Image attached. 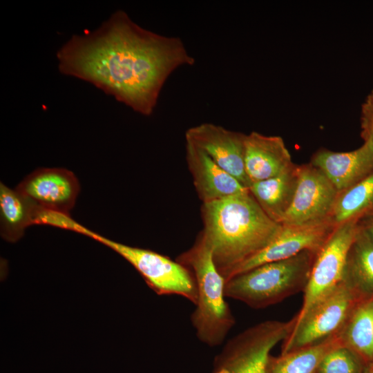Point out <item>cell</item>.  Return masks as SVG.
Here are the masks:
<instances>
[{"instance_id":"8","label":"cell","mask_w":373,"mask_h":373,"mask_svg":"<svg viewBox=\"0 0 373 373\" xmlns=\"http://www.w3.org/2000/svg\"><path fill=\"white\" fill-rule=\"evenodd\" d=\"M357 222L351 220L336 226L317 253L303 291L301 308L295 316L296 323L343 282L347 254L358 232Z\"/></svg>"},{"instance_id":"16","label":"cell","mask_w":373,"mask_h":373,"mask_svg":"<svg viewBox=\"0 0 373 373\" xmlns=\"http://www.w3.org/2000/svg\"><path fill=\"white\" fill-rule=\"evenodd\" d=\"M298 180V165L285 172L251 183L249 191L265 213L274 221L281 222L292 202Z\"/></svg>"},{"instance_id":"25","label":"cell","mask_w":373,"mask_h":373,"mask_svg":"<svg viewBox=\"0 0 373 373\" xmlns=\"http://www.w3.org/2000/svg\"><path fill=\"white\" fill-rule=\"evenodd\" d=\"M363 373H373V363L367 366Z\"/></svg>"},{"instance_id":"6","label":"cell","mask_w":373,"mask_h":373,"mask_svg":"<svg viewBox=\"0 0 373 373\" xmlns=\"http://www.w3.org/2000/svg\"><path fill=\"white\" fill-rule=\"evenodd\" d=\"M86 236L104 245L124 258L157 294L180 296L195 305L198 294L194 275L177 260L149 249L115 242L90 229Z\"/></svg>"},{"instance_id":"1","label":"cell","mask_w":373,"mask_h":373,"mask_svg":"<svg viewBox=\"0 0 373 373\" xmlns=\"http://www.w3.org/2000/svg\"><path fill=\"white\" fill-rule=\"evenodd\" d=\"M58 68L149 116L178 68L195 60L179 37L149 30L117 10L92 32L73 35L57 52Z\"/></svg>"},{"instance_id":"21","label":"cell","mask_w":373,"mask_h":373,"mask_svg":"<svg viewBox=\"0 0 373 373\" xmlns=\"http://www.w3.org/2000/svg\"><path fill=\"white\" fill-rule=\"evenodd\" d=\"M341 343L337 334L311 346L271 356L267 373H316L325 355Z\"/></svg>"},{"instance_id":"14","label":"cell","mask_w":373,"mask_h":373,"mask_svg":"<svg viewBox=\"0 0 373 373\" xmlns=\"http://www.w3.org/2000/svg\"><path fill=\"white\" fill-rule=\"evenodd\" d=\"M310 163L341 192L360 181L373 169V146L363 142L359 148L346 152L323 148L314 153Z\"/></svg>"},{"instance_id":"13","label":"cell","mask_w":373,"mask_h":373,"mask_svg":"<svg viewBox=\"0 0 373 373\" xmlns=\"http://www.w3.org/2000/svg\"><path fill=\"white\" fill-rule=\"evenodd\" d=\"M185 141L186 162L202 204L249 191L203 151L191 142Z\"/></svg>"},{"instance_id":"3","label":"cell","mask_w":373,"mask_h":373,"mask_svg":"<svg viewBox=\"0 0 373 373\" xmlns=\"http://www.w3.org/2000/svg\"><path fill=\"white\" fill-rule=\"evenodd\" d=\"M176 260L188 267L195 279L197 302L191 322L197 338L209 347L221 345L236 320L225 300V280L216 266L211 249L201 233L194 245Z\"/></svg>"},{"instance_id":"23","label":"cell","mask_w":373,"mask_h":373,"mask_svg":"<svg viewBox=\"0 0 373 373\" xmlns=\"http://www.w3.org/2000/svg\"><path fill=\"white\" fill-rule=\"evenodd\" d=\"M361 136L363 142L373 146V90L361 106Z\"/></svg>"},{"instance_id":"11","label":"cell","mask_w":373,"mask_h":373,"mask_svg":"<svg viewBox=\"0 0 373 373\" xmlns=\"http://www.w3.org/2000/svg\"><path fill=\"white\" fill-rule=\"evenodd\" d=\"M15 189L41 209L70 215L80 185L69 170L41 168L28 175Z\"/></svg>"},{"instance_id":"7","label":"cell","mask_w":373,"mask_h":373,"mask_svg":"<svg viewBox=\"0 0 373 373\" xmlns=\"http://www.w3.org/2000/svg\"><path fill=\"white\" fill-rule=\"evenodd\" d=\"M361 300L343 281L317 302L283 341L280 354L313 345L340 333Z\"/></svg>"},{"instance_id":"12","label":"cell","mask_w":373,"mask_h":373,"mask_svg":"<svg viewBox=\"0 0 373 373\" xmlns=\"http://www.w3.org/2000/svg\"><path fill=\"white\" fill-rule=\"evenodd\" d=\"M246 134L213 123H202L186 130L185 140L207 153L217 164L249 189L245 172Z\"/></svg>"},{"instance_id":"24","label":"cell","mask_w":373,"mask_h":373,"mask_svg":"<svg viewBox=\"0 0 373 373\" xmlns=\"http://www.w3.org/2000/svg\"><path fill=\"white\" fill-rule=\"evenodd\" d=\"M358 229L373 242V211L357 222Z\"/></svg>"},{"instance_id":"15","label":"cell","mask_w":373,"mask_h":373,"mask_svg":"<svg viewBox=\"0 0 373 373\" xmlns=\"http://www.w3.org/2000/svg\"><path fill=\"white\" fill-rule=\"evenodd\" d=\"M294 165L281 137L256 131L246 135L245 168L251 184L276 176Z\"/></svg>"},{"instance_id":"5","label":"cell","mask_w":373,"mask_h":373,"mask_svg":"<svg viewBox=\"0 0 373 373\" xmlns=\"http://www.w3.org/2000/svg\"><path fill=\"white\" fill-rule=\"evenodd\" d=\"M296 318L267 320L229 340L216 356L211 373H267L271 352L292 332Z\"/></svg>"},{"instance_id":"19","label":"cell","mask_w":373,"mask_h":373,"mask_svg":"<svg viewBox=\"0 0 373 373\" xmlns=\"http://www.w3.org/2000/svg\"><path fill=\"white\" fill-rule=\"evenodd\" d=\"M338 335L367 366L373 363V298L358 303Z\"/></svg>"},{"instance_id":"17","label":"cell","mask_w":373,"mask_h":373,"mask_svg":"<svg viewBox=\"0 0 373 373\" xmlns=\"http://www.w3.org/2000/svg\"><path fill=\"white\" fill-rule=\"evenodd\" d=\"M343 281L361 300L373 298V242L358 227L347 254Z\"/></svg>"},{"instance_id":"10","label":"cell","mask_w":373,"mask_h":373,"mask_svg":"<svg viewBox=\"0 0 373 373\" xmlns=\"http://www.w3.org/2000/svg\"><path fill=\"white\" fill-rule=\"evenodd\" d=\"M336 227L329 221L305 224H281L271 242L259 253L233 268L225 281L258 265L282 260L303 251L318 253Z\"/></svg>"},{"instance_id":"18","label":"cell","mask_w":373,"mask_h":373,"mask_svg":"<svg viewBox=\"0 0 373 373\" xmlns=\"http://www.w3.org/2000/svg\"><path fill=\"white\" fill-rule=\"evenodd\" d=\"M35 205L16 189L0 183V232L10 242L21 239L34 224Z\"/></svg>"},{"instance_id":"2","label":"cell","mask_w":373,"mask_h":373,"mask_svg":"<svg viewBox=\"0 0 373 373\" xmlns=\"http://www.w3.org/2000/svg\"><path fill=\"white\" fill-rule=\"evenodd\" d=\"M203 230L218 271L226 278L236 267L265 248L281 227L249 191L203 203Z\"/></svg>"},{"instance_id":"20","label":"cell","mask_w":373,"mask_h":373,"mask_svg":"<svg viewBox=\"0 0 373 373\" xmlns=\"http://www.w3.org/2000/svg\"><path fill=\"white\" fill-rule=\"evenodd\" d=\"M373 211V169L363 179L338 193L329 220L335 226L358 220Z\"/></svg>"},{"instance_id":"22","label":"cell","mask_w":373,"mask_h":373,"mask_svg":"<svg viewBox=\"0 0 373 373\" xmlns=\"http://www.w3.org/2000/svg\"><path fill=\"white\" fill-rule=\"evenodd\" d=\"M365 365L356 354L341 343L325 355L316 373H363Z\"/></svg>"},{"instance_id":"9","label":"cell","mask_w":373,"mask_h":373,"mask_svg":"<svg viewBox=\"0 0 373 373\" xmlns=\"http://www.w3.org/2000/svg\"><path fill=\"white\" fill-rule=\"evenodd\" d=\"M338 193L311 163L298 165L296 191L281 224L305 225L329 220Z\"/></svg>"},{"instance_id":"4","label":"cell","mask_w":373,"mask_h":373,"mask_svg":"<svg viewBox=\"0 0 373 373\" xmlns=\"http://www.w3.org/2000/svg\"><path fill=\"white\" fill-rule=\"evenodd\" d=\"M316 254L305 251L236 275L225 281V296L258 309L304 291Z\"/></svg>"}]
</instances>
